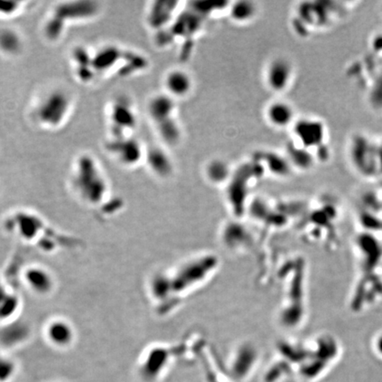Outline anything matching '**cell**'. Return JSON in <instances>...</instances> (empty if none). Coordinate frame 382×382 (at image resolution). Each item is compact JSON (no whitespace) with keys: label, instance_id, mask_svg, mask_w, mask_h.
Here are the masks:
<instances>
[{"label":"cell","instance_id":"obj_10","mask_svg":"<svg viewBox=\"0 0 382 382\" xmlns=\"http://www.w3.org/2000/svg\"><path fill=\"white\" fill-rule=\"evenodd\" d=\"M104 150L113 161L127 169H133L144 163L146 145L134 135L107 136Z\"/></svg>","mask_w":382,"mask_h":382},{"label":"cell","instance_id":"obj_1","mask_svg":"<svg viewBox=\"0 0 382 382\" xmlns=\"http://www.w3.org/2000/svg\"><path fill=\"white\" fill-rule=\"evenodd\" d=\"M75 107V95L69 89L63 85H51L32 98L28 118L37 128L55 132L71 120Z\"/></svg>","mask_w":382,"mask_h":382},{"label":"cell","instance_id":"obj_18","mask_svg":"<svg viewBox=\"0 0 382 382\" xmlns=\"http://www.w3.org/2000/svg\"><path fill=\"white\" fill-rule=\"evenodd\" d=\"M24 49V36L18 29L11 27L0 28V55L14 59L22 54Z\"/></svg>","mask_w":382,"mask_h":382},{"label":"cell","instance_id":"obj_16","mask_svg":"<svg viewBox=\"0 0 382 382\" xmlns=\"http://www.w3.org/2000/svg\"><path fill=\"white\" fill-rule=\"evenodd\" d=\"M176 2L170 1H153L148 4L145 9L144 20L147 27L153 31L165 29L173 19L174 4Z\"/></svg>","mask_w":382,"mask_h":382},{"label":"cell","instance_id":"obj_2","mask_svg":"<svg viewBox=\"0 0 382 382\" xmlns=\"http://www.w3.org/2000/svg\"><path fill=\"white\" fill-rule=\"evenodd\" d=\"M344 157L356 175L368 183L382 184V134L353 131L347 138Z\"/></svg>","mask_w":382,"mask_h":382},{"label":"cell","instance_id":"obj_8","mask_svg":"<svg viewBox=\"0 0 382 382\" xmlns=\"http://www.w3.org/2000/svg\"><path fill=\"white\" fill-rule=\"evenodd\" d=\"M290 129L293 134L292 142L314 154L319 165L331 159L333 150L325 121L314 116L297 118Z\"/></svg>","mask_w":382,"mask_h":382},{"label":"cell","instance_id":"obj_11","mask_svg":"<svg viewBox=\"0 0 382 382\" xmlns=\"http://www.w3.org/2000/svg\"><path fill=\"white\" fill-rule=\"evenodd\" d=\"M294 77L295 66L287 57H274L264 67V84L272 93H284L291 86Z\"/></svg>","mask_w":382,"mask_h":382},{"label":"cell","instance_id":"obj_21","mask_svg":"<svg viewBox=\"0 0 382 382\" xmlns=\"http://www.w3.org/2000/svg\"><path fill=\"white\" fill-rule=\"evenodd\" d=\"M154 128L162 143L168 147L178 145L183 137L181 124L176 117L154 125Z\"/></svg>","mask_w":382,"mask_h":382},{"label":"cell","instance_id":"obj_13","mask_svg":"<svg viewBox=\"0 0 382 382\" xmlns=\"http://www.w3.org/2000/svg\"><path fill=\"white\" fill-rule=\"evenodd\" d=\"M162 86L165 93L174 100L185 99L193 92L195 82L189 71L181 67L169 69L162 79Z\"/></svg>","mask_w":382,"mask_h":382},{"label":"cell","instance_id":"obj_26","mask_svg":"<svg viewBox=\"0 0 382 382\" xmlns=\"http://www.w3.org/2000/svg\"><path fill=\"white\" fill-rule=\"evenodd\" d=\"M370 49L373 54L382 59V28L371 36Z\"/></svg>","mask_w":382,"mask_h":382},{"label":"cell","instance_id":"obj_12","mask_svg":"<svg viewBox=\"0 0 382 382\" xmlns=\"http://www.w3.org/2000/svg\"><path fill=\"white\" fill-rule=\"evenodd\" d=\"M69 65L77 82L83 85H91L99 81L92 60V48L78 44L69 52Z\"/></svg>","mask_w":382,"mask_h":382},{"label":"cell","instance_id":"obj_9","mask_svg":"<svg viewBox=\"0 0 382 382\" xmlns=\"http://www.w3.org/2000/svg\"><path fill=\"white\" fill-rule=\"evenodd\" d=\"M107 136L120 137L134 135L137 127V112L128 96L119 94L107 103L106 107Z\"/></svg>","mask_w":382,"mask_h":382},{"label":"cell","instance_id":"obj_6","mask_svg":"<svg viewBox=\"0 0 382 382\" xmlns=\"http://www.w3.org/2000/svg\"><path fill=\"white\" fill-rule=\"evenodd\" d=\"M92 60L99 80L107 77L128 78L145 70L148 60L142 53L107 43L92 49Z\"/></svg>","mask_w":382,"mask_h":382},{"label":"cell","instance_id":"obj_5","mask_svg":"<svg viewBox=\"0 0 382 382\" xmlns=\"http://www.w3.org/2000/svg\"><path fill=\"white\" fill-rule=\"evenodd\" d=\"M361 2H303L296 8V22L302 24L305 36L331 30L350 19Z\"/></svg>","mask_w":382,"mask_h":382},{"label":"cell","instance_id":"obj_4","mask_svg":"<svg viewBox=\"0 0 382 382\" xmlns=\"http://www.w3.org/2000/svg\"><path fill=\"white\" fill-rule=\"evenodd\" d=\"M103 12L98 1H62L55 3L44 17L41 34L49 43H58L63 39L71 26L85 24L97 20Z\"/></svg>","mask_w":382,"mask_h":382},{"label":"cell","instance_id":"obj_25","mask_svg":"<svg viewBox=\"0 0 382 382\" xmlns=\"http://www.w3.org/2000/svg\"><path fill=\"white\" fill-rule=\"evenodd\" d=\"M16 367L11 359L0 357V382H9L14 377Z\"/></svg>","mask_w":382,"mask_h":382},{"label":"cell","instance_id":"obj_19","mask_svg":"<svg viewBox=\"0 0 382 382\" xmlns=\"http://www.w3.org/2000/svg\"><path fill=\"white\" fill-rule=\"evenodd\" d=\"M285 155L290 163L292 168H296L298 171H310L319 165V162L314 154L297 145L294 142L289 143Z\"/></svg>","mask_w":382,"mask_h":382},{"label":"cell","instance_id":"obj_23","mask_svg":"<svg viewBox=\"0 0 382 382\" xmlns=\"http://www.w3.org/2000/svg\"><path fill=\"white\" fill-rule=\"evenodd\" d=\"M231 167L223 158H212L205 165V176L214 184L224 183L231 176Z\"/></svg>","mask_w":382,"mask_h":382},{"label":"cell","instance_id":"obj_20","mask_svg":"<svg viewBox=\"0 0 382 382\" xmlns=\"http://www.w3.org/2000/svg\"><path fill=\"white\" fill-rule=\"evenodd\" d=\"M259 6L257 3L253 1H237L233 2L228 8L230 20L234 23L246 25L256 20L258 15Z\"/></svg>","mask_w":382,"mask_h":382},{"label":"cell","instance_id":"obj_15","mask_svg":"<svg viewBox=\"0 0 382 382\" xmlns=\"http://www.w3.org/2000/svg\"><path fill=\"white\" fill-rule=\"evenodd\" d=\"M177 101L161 91L152 95L146 104V115L152 125H157L176 117Z\"/></svg>","mask_w":382,"mask_h":382},{"label":"cell","instance_id":"obj_7","mask_svg":"<svg viewBox=\"0 0 382 382\" xmlns=\"http://www.w3.org/2000/svg\"><path fill=\"white\" fill-rule=\"evenodd\" d=\"M347 75L362 94L367 108L382 115V59L372 52L356 58L347 67Z\"/></svg>","mask_w":382,"mask_h":382},{"label":"cell","instance_id":"obj_14","mask_svg":"<svg viewBox=\"0 0 382 382\" xmlns=\"http://www.w3.org/2000/svg\"><path fill=\"white\" fill-rule=\"evenodd\" d=\"M264 116L268 125L275 129L291 128L297 119L294 106L284 99H274L268 103Z\"/></svg>","mask_w":382,"mask_h":382},{"label":"cell","instance_id":"obj_17","mask_svg":"<svg viewBox=\"0 0 382 382\" xmlns=\"http://www.w3.org/2000/svg\"><path fill=\"white\" fill-rule=\"evenodd\" d=\"M173 163L169 154L161 146H146L143 164L154 175L160 178L168 177L173 173Z\"/></svg>","mask_w":382,"mask_h":382},{"label":"cell","instance_id":"obj_3","mask_svg":"<svg viewBox=\"0 0 382 382\" xmlns=\"http://www.w3.org/2000/svg\"><path fill=\"white\" fill-rule=\"evenodd\" d=\"M69 185L73 193L87 205H96L107 199L110 191L107 173L98 158L91 152H81L72 161Z\"/></svg>","mask_w":382,"mask_h":382},{"label":"cell","instance_id":"obj_24","mask_svg":"<svg viewBox=\"0 0 382 382\" xmlns=\"http://www.w3.org/2000/svg\"><path fill=\"white\" fill-rule=\"evenodd\" d=\"M30 4L28 1L0 0V20H12L21 15Z\"/></svg>","mask_w":382,"mask_h":382},{"label":"cell","instance_id":"obj_22","mask_svg":"<svg viewBox=\"0 0 382 382\" xmlns=\"http://www.w3.org/2000/svg\"><path fill=\"white\" fill-rule=\"evenodd\" d=\"M48 340L54 346L65 348L69 346L74 340V331L69 324L62 320H55L49 323L46 328Z\"/></svg>","mask_w":382,"mask_h":382}]
</instances>
